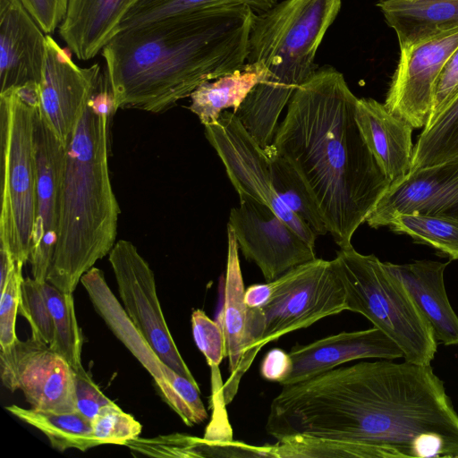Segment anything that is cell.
<instances>
[{"label":"cell","instance_id":"e575fe53","mask_svg":"<svg viewBox=\"0 0 458 458\" xmlns=\"http://www.w3.org/2000/svg\"><path fill=\"white\" fill-rule=\"evenodd\" d=\"M19 314L29 322L31 337L50 345L54 340V322L43 290L34 278H23L21 285Z\"/></svg>","mask_w":458,"mask_h":458},{"label":"cell","instance_id":"5b68a950","mask_svg":"<svg viewBox=\"0 0 458 458\" xmlns=\"http://www.w3.org/2000/svg\"><path fill=\"white\" fill-rule=\"evenodd\" d=\"M342 0H284L256 14L247 63L263 62L268 75L233 112L258 144L266 148L295 89L317 70L315 56Z\"/></svg>","mask_w":458,"mask_h":458},{"label":"cell","instance_id":"f1b7e54d","mask_svg":"<svg viewBox=\"0 0 458 458\" xmlns=\"http://www.w3.org/2000/svg\"><path fill=\"white\" fill-rule=\"evenodd\" d=\"M43 290L54 322V340L50 348L61 355L74 369L82 368L83 337L78 325L72 293H65L49 284Z\"/></svg>","mask_w":458,"mask_h":458},{"label":"cell","instance_id":"5bb4252c","mask_svg":"<svg viewBox=\"0 0 458 458\" xmlns=\"http://www.w3.org/2000/svg\"><path fill=\"white\" fill-rule=\"evenodd\" d=\"M457 47L458 29L400 47L386 107L413 128H424L430 115L437 81Z\"/></svg>","mask_w":458,"mask_h":458},{"label":"cell","instance_id":"7bdbcfd3","mask_svg":"<svg viewBox=\"0 0 458 458\" xmlns=\"http://www.w3.org/2000/svg\"><path fill=\"white\" fill-rule=\"evenodd\" d=\"M19 98L26 105L38 108L40 105L39 83L29 81L13 89Z\"/></svg>","mask_w":458,"mask_h":458},{"label":"cell","instance_id":"ab89813d","mask_svg":"<svg viewBox=\"0 0 458 458\" xmlns=\"http://www.w3.org/2000/svg\"><path fill=\"white\" fill-rule=\"evenodd\" d=\"M30 16L47 35L59 28L65 18L70 0H21Z\"/></svg>","mask_w":458,"mask_h":458},{"label":"cell","instance_id":"e0dca14e","mask_svg":"<svg viewBox=\"0 0 458 458\" xmlns=\"http://www.w3.org/2000/svg\"><path fill=\"white\" fill-rule=\"evenodd\" d=\"M289 354L293 369L281 386L307 380L356 360L403 358L401 348L376 327L344 331L307 344H296Z\"/></svg>","mask_w":458,"mask_h":458},{"label":"cell","instance_id":"2e32d148","mask_svg":"<svg viewBox=\"0 0 458 458\" xmlns=\"http://www.w3.org/2000/svg\"><path fill=\"white\" fill-rule=\"evenodd\" d=\"M404 213L458 218V157L390 184L366 222L372 228L388 226L394 216Z\"/></svg>","mask_w":458,"mask_h":458},{"label":"cell","instance_id":"52a82bcc","mask_svg":"<svg viewBox=\"0 0 458 458\" xmlns=\"http://www.w3.org/2000/svg\"><path fill=\"white\" fill-rule=\"evenodd\" d=\"M332 263L344 288L347 310L363 315L389 336L405 361L429 365L437 351L434 331L384 262L351 246L340 249Z\"/></svg>","mask_w":458,"mask_h":458},{"label":"cell","instance_id":"7a4b0ae2","mask_svg":"<svg viewBox=\"0 0 458 458\" xmlns=\"http://www.w3.org/2000/svg\"><path fill=\"white\" fill-rule=\"evenodd\" d=\"M357 101L340 72L316 70L293 92L270 144L300 174L340 249L352 246L390 186L358 125Z\"/></svg>","mask_w":458,"mask_h":458},{"label":"cell","instance_id":"d6986e66","mask_svg":"<svg viewBox=\"0 0 458 458\" xmlns=\"http://www.w3.org/2000/svg\"><path fill=\"white\" fill-rule=\"evenodd\" d=\"M356 120L390 184L403 179L411 166L413 127L372 98H358Z\"/></svg>","mask_w":458,"mask_h":458},{"label":"cell","instance_id":"44dd1931","mask_svg":"<svg viewBox=\"0 0 458 458\" xmlns=\"http://www.w3.org/2000/svg\"><path fill=\"white\" fill-rule=\"evenodd\" d=\"M140 1L70 0L59 35L79 60H90L119 33L122 21Z\"/></svg>","mask_w":458,"mask_h":458},{"label":"cell","instance_id":"ba28073f","mask_svg":"<svg viewBox=\"0 0 458 458\" xmlns=\"http://www.w3.org/2000/svg\"><path fill=\"white\" fill-rule=\"evenodd\" d=\"M38 108L13 89L0 93V248L23 266L30 259L36 217L34 133Z\"/></svg>","mask_w":458,"mask_h":458},{"label":"cell","instance_id":"4fadbf2b","mask_svg":"<svg viewBox=\"0 0 458 458\" xmlns=\"http://www.w3.org/2000/svg\"><path fill=\"white\" fill-rule=\"evenodd\" d=\"M46 58L39 82L38 114L66 148L85 107L100 87L105 74L95 64L77 65L69 52L47 35Z\"/></svg>","mask_w":458,"mask_h":458},{"label":"cell","instance_id":"83f0119b","mask_svg":"<svg viewBox=\"0 0 458 458\" xmlns=\"http://www.w3.org/2000/svg\"><path fill=\"white\" fill-rule=\"evenodd\" d=\"M458 157V96L420 134L411 172Z\"/></svg>","mask_w":458,"mask_h":458},{"label":"cell","instance_id":"ac0fdd59","mask_svg":"<svg viewBox=\"0 0 458 458\" xmlns=\"http://www.w3.org/2000/svg\"><path fill=\"white\" fill-rule=\"evenodd\" d=\"M46 36L21 0H0V93L40 82Z\"/></svg>","mask_w":458,"mask_h":458},{"label":"cell","instance_id":"8992f818","mask_svg":"<svg viewBox=\"0 0 458 458\" xmlns=\"http://www.w3.org/2000/svg\"><path fill=\"white\" fill-rule=\"evenodd\" d=\"M272 284V295L263 307L248 308L242 360L234 377L223 387L226 404L237 394L242 376L265 345L347 310L344 288L332 260L317 258L298 265Z\"/></svg>","mask_w":458,"mask_h":458},{"label":"cell","instance_id":"7c38bea8","mask_svg":"<svg viewBox=\"0 0 458 458\" xmlns=\"http://www.w3.org/2000/svg\"><path fill=\"white\" fill-rule=\"evenodd\" d=\"M239 197L240 206L231 209L227 226L244 258L259 267L267 282L317 259L314 248L268 206L247 195Z\"/></svg>","mask_w":458,"mask_h":458},{"label":"cell","instance_id":"3957f363","mask_svg":"<svg viewBox=\"0 0 458 458\" xmlns=\"http://www.w3.org/2000/svg\"><path fill=\"white\" fill-rule=\"evenodd\" d=\"M256 14L242 4L182 13L121 30L102 49L118 109L159 114L244 66Z\"/></svg>","mask_w":458,"mask_h":458},{"label":"cell","instance_id":"8d00e7d4","mask_svg":"<svg viewBox=\"0 0 458 458\" xmlns=\"http://www.w3.org/2000/svg\"><path fill=\"white\" fill-rule=\"evenodd\" d=\"M22 267L14 263L4 288L0 291V348L12 345L18 340L16 317L19 313Z\"/></svg>","mask_w":458,"mask_h":458},{"label":"cell","instance_id":"4dcf8cb0","mask_svg":"<svg viewBox=\"0 0 458 458\" xmlns=\"http://www.w3.org/2000/svg\"><path fill=\"white\" fill-rule=\"evenodd\" d=\"M278 0H140L124 17L120 31L137 27L177 13L206 8L242 4L254 12L263 13L277 4ZM119 31V32H120Z\"/></svg>","mask_w":458,"mask_h":458},{"label":"cell","instance_id":"1f68e13d","mask_svg":"<svg viewBox=\"0 0 458 458\" xmlns=\"http://www.w3.org/2000/svg\"><path fill=\"white\" fill-rule=\"evenodd\" d=\"M162 371L164 379L156 385L165 402L187 426L204 421L208 412L198 383L180 375L165 363L162 364Z\"/></svg>","mask_w":458,"mask_h":458},{"label":"cell","instance_id":"ffe728a7","mask_svg":"<svg viewBox=\"0 0 458 458\" xmlns=\"http://www.w3.org/2000/svg\"><path fill=\"white\" fill-rule=\"evenodd\" d=\"M448 263L416 260L405 264L384 262V265L407 290L431 326L437 342L458 345V316L449 302L444 281Z\"/></svg>","mask_w":458,"mask_h":458},{"label":"cell","instance_id":"8fae6325","mask_svg":"<svg viewBox=\"0 0 458 458\" xmlns=\"http://www.w3.org/2000/svg\"><path fill=\"white\" fill-rule=\"evenodd\" d=\"M0 376L5 388L21 390L35 410L76 411L74 369L40 340L30 336L0 348Z\"/></svg>","mask_w":458,"mask_h":458},{"label":"cell","instance_id":"d590c367","mask_svg":"<svg viewBox=\"0 0 458 458\" xmlns=\"http://www.w3.org/2000/svg\"><path fill=\"white\" fill-rule=\"evenodd\" d=\"M93 435L99 445L125 444L139 437L142 426L131 414L113 403L106 406L92 420Z\"/></svg>","mask_w":458,"mask_h":458},{"label":"cell","instance_id":"484cf974","mask_svg":"<svg viewBox=\"0 0 458 458\" xmlns=\"http://www.w3.org/2000/svg\"><path fill=\"white\" fill-rule=\"evenodd\" d=\"M5 409L45 434L51 445L60 452L70 448L85 452L100 445L94 437L91 421L78 411L53 412L25 409L16 404L6 406Z\"/></svg>","mask_w":458,"mask_h":458},{"label":"cell","instance_id":"d6a6232c","mask_svg":"<svg viewBox=\"0 0 458 458\" xmlns=\"http://www.w3.org/2000/svg\"><path fill=\"white\" fill-rule=\"evenodd\" d=\"M191 329L194 342L211 369L212 400H224L219 365L226 357L225 338L222 325L212 320L201 310L191 313Z\"/></svg>","mask_w":458,"mask_h":458},{"label":"cell","instance_id":"6da1fadb","mask_svg":"<svg viewBox=\"0 0 458 458\" xmlns=\"http://www.w3.org/2000/svg\"><path fill=\"white\" fill-rule=\"evenodd\" d=\"M266 430L356 442L378 458H458V413L429 365L390 360L339 366L282 386Z\"/></svg>","mask_w":458,"mask_h":458},{"label":"cell","instance_id":"30bf717a","mask_svg":"<svg viewBox=\"0 0 458 458\" xmlns=\"http://www.w3.org/2000/svg\"><path fill=\"white\" fill-rule=\"evenodd\" d=\"M108 260L123 306L131 320L164 363L197 383L169 331L148 263L127 240L115 242Z\"/></svg>","mask_w":458,"mask_h":458},{"label":"cell","instance_id":"9a60e30c","mask_svg":"<svg viewBox=\"0 0 458 458\" xmlns=\"http://www.w3.org/2000/svg\"><path fill=\"white\" fill-rule=\"evenodd\" d=\"M65 147L38 114L34 133L36 217L29 261L33 278L47 281L57 232V217Z\"/></svg>","mask_w":458,"mask_h":458},{"label":"cell","instance_id":"4316f807","mask_svg":"<svg viewBox=\"0 0 458 458\" xmlns=\"http://www.w3.org/2000/svg\"><path fill=\"white\" fill-rule=\"evenodd\" d=\"M275 191L285 206L317 235L328 233L316 201L294 166L271 145L265 148Z\"/></svg>","mask_w":458,"mask_h":458},{"label":"cell","instance_id":"9c48e42d","mask_svg":"<svg viewBox=\"0 0 458 458\" xmlns=\"http://www.w3.org/2000/svg\"><path fill=\"white\" fill-rule=\"evenodd\" d=\"M205 135L221 158L238 195H247L268 206L310 246L317 234L276 194L268 157L233 112L223 111L219 119L205 125Z\"/></svg>","mask_w":458,"mask_h":458},{"label":"cell","instance_id":"d4e9b609","mask_svg":"<svg viewBox=\"0 0 458 458\" xmlns=\"http://www.w3.org/2000/svg\"><path fill=\"white\" fill-rule=\"evenodd\" d=\"M244 293L239 246L233 230L227 226V263L222 327L229 362L228 379L233 378L237 371L245 344L248 307L244 302Z\"/></svg>","mask_w":458,"mask_h":458},{"label":"cell","instance_id":"b9f144b4","mask_svg":"<svg viewBox=\"0 0 458 458\" xmlns=\"http://www.w3.org/2000/svg\"><path fill=\"white\" fill-rule=\"evenodd\" d=\"M273 292L272 281L255 284L245 289L244 302L250 309L263 307L270 299Z\"/></svg>","mask_w":458,"mask_h":458},{"label":"cell","instance_id":"836d02e7","mask_svg":"<svg viewBox=\"0 0 458 458\" xmlns=\"http://www.w3.org/2000/svg\"><path fill=\"white\" fill-rule=\"evenodd\" d=\"M130 449L152 457H206L209 446L205 438L173 433L155 437H137L125 444Z\"/></svg>","mask_w":458,"mask_h":458},{"label":"cell","instance_id":"f546056e","mask_svg":"<svg viewBox=\"0 0 458 458\" xmlns=\"http://www.w3.org/2000/svg\"><path fill=\"white\" fill-rule=\"evenodd\" d=\"M388 226L418 242L432 246L451 259H458L457 217L404 213L394 216Z\"/></svg>","mask_w":458,"mask_h":458},{"label":"cell","instance_id":"7402d4cb","mask_svg":"<svg viewBox=\"0 0 458 458\" xmlns=\"http://www.w3.org/2000/svg\"><path fill=\"white\" fill-rule=\"evenodd\" d=\"M377 6L400 47L458 29V0H379Z\"/></svg>","mask_w":458,"mask_h":458},{"label":"cell","instance_id":"f35d334b","mask_svg":"<svg viewBox=\"0 0 458 458\" xmlns=\"http://www.w3.org/2000/svg\"><path fill=\"white\" fill-rule=\"evenodd\" d=\"M457 96L458 47L446 61L437 81L430 115L427 124L431 123Z\"/></svg>","mask_w":458,"mask_h":458},{"label":"cell","instance_id":"cb8c5ba5","mask_svg":"<svg viewBox=\"0 0 458 458\" xmlns=\"http://www.w3.org/2000/svg\"><path fill=\"white\" fill-rule=\"evenodd\" d=\"M267 75L268 69L263 62L246 63L231 73L200 84L190 96L189 109L204 126L214 123L225 109L232 107L235 112Z\"/></svg>","mask_w":458,"mask_h":458},{"label":"cell","instance_id":"603a6c76","mask_svg":"<svg viewBox=\"0 0 458 458\" xmlns=\"http://www.w3.org/2000/svg\"><path fill=\"white\" fill-rule=\"evenodd\" d=\"M93 308L112 333L151 375L156 384L164 379V363L127 315L111 289L103 271L91 267L81 278Z\"/></svg>","mask_w":458,"mask_h":458},{"label":"cell","instance_id":"60d3db41","mask_svg":"<svg viewBox=\"0 0 458 458\" xmlns=\"http://www.w3.org/2000/svg\"><path fill=\"white\" fill-rule=\"evenodd\" d=\"M293 369L289 352L280 348H273L264 356L260 365L261 377L280 385L288 377Z\"/></svg>","mask_w":458,"mask_h":458},{"label":"cell","instance_id":"277c9868","mask_svg":"<svg viewBox=\"0 0 458 458\" xmlns=\"http://www.w3.org/2000/svg\"><path fill=\"white\" fill-rule=\"evenodd\" d=\"M90 100L65 148L55 251L47 281L72 293L115 244L120 208L112 188L109 120Z\"/></svg>","mask_w":458,"mask_h":458},{"label":"cell","instance_id":"74e56055","mask_svg":"<svg viewBox=\"0 0 458 458\" xmlns=\"http://www.w3.org/2000/svg\"><path fill=\"white\" fill-rule=\"evenodd\" d=\"M75 371L76 411L90 421L114 402L106 397L82 368Z\"/></svg>","mask_w":458,"mask_h":458}]
</instances>
